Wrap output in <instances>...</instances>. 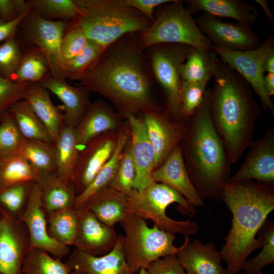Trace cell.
<instances>
[{
    "instance_id": "obj_7",
    "label": "cell",
    "mask_w": 274,
    "mask_h": 274,
    "mask_svg": "<svg viewBox=\"0 0 274 274\" xmlns=\"http://www.w3.org/2000/svg\"><path fill=\"white\" fill-rule=\"evenodd\" d=\"M184 3L172 0L155 10L153 21L138 33L144 50L161 44H181L201 50H213V45L200 30Z\"/></svg>"
},
{
    "instance_id": "obj_6",
    "label": "cell",
    "mask_w": 274,
    "mask_h": 274,
    "mask_svg": "<svg viewBox=\"0 0 274 274\" xmlns=\"http://www.w3.org/2000/svg\"><path fill=\"white\" fill-rule=\"evenodd\" d=\"M127 212L144 220H150L159 228L173 234L193 235L198 230L196 223L178 221L167 216V208L178 204L177 209L184 215L196 214L195 207L172 187L154 181L141 190L133 189L126 195Z\"/></svg>"
},
{
    "instance_id": "obj_35",
    "label": "cell",
    "mask_w": 274,
    "mask_h": 274,
    "mask_svg": "<svg viewBox=\"0 0 274 274\" xmlns=\"http://www.w3.org/2000/svg\"><path fill=\"white\" fill-rule=\"evenodd\" d=\"M38 173L18 153L0 159V191L26 182H35Z\"/></svg>"
},
{
    "instance_id": "obj_16",
    "label": "cell",
    "mask_w": 274,
    "mask_h": 274,
    "mask_svg": "<svg viewBox=\"0 0 274 274\" xmlns=\"http://www.w3.org/2000/svg\"><path fill=\"white\" fill-rule=\"evenodd\" d=\"M75 209L78 214L76 248L95 256L109 252L119 238L114 226L101 222L84 204Z\"/></svg>"
},
{
    "instance_id": "obj_2",
    "label": "cell",
    "mask_w": 274,
    "mask_h": 274,
    "mask_svg": "<svg viewBox=\"0 0 274 274\" xmlns=\"http://www.w3.org/2000/svg\"><path fill=\"white\" fill-rule=\"evenodd\" d=\"M213 78V87L209 88L211 117L233 164L254 142L261 109L248 83L220 58Z\"/></svg>"
},
{
    "instance_id": "obj_48",
    "label": "cell",
    "mask_w": 274,
    "mask_h": 274,
    "mask_svg": "<svg viewBox=\"0 0 274 274\" xmlns=\"http://www.w3.org/2000/svg\"><path fill=\"white\" fill-rule=\"evenodd\" d=\"M146 274H186L176 255H169L152 262Z\"/></svg>"
},
{
    "instance_id": "obj_46",
    "label": "cell",
    "mask_w": 274,
    "mask_h": 274,
    "mask_svg": "<svg viewBox=\"0 0 274 274\" xmlns=\"http://www.w3.org/2000/svg\"><path fill=\"white\" fill-rule=\"evenodd\" d=\"M88 40L80 28L71 25L70 22L61 43V57L63 68L69 60L83 50Z\"/></svg>"
},
{
    "instance_id": "obj_21",
    "label": "cell",
    "mask_w": 274,
    "mask_h": 274,
    "mask_svg": "<svg viewBox=\"0 0 274 274\" xmlns=\"http://www.w3.org/2000/svg\"><path fill=\"white\" fill-rule=\"evenodd\" d=\"M154 181L165 184L179 192L192 206L203 205V200L191 181L179 145L152 174Z\"/></svg>"
},
{
    "instance_id": "obj_5",
    "label": "cell",
    "mask_w": 274,
    "mask_h": 274,
    "mask_svg": "<svg viewBox=\"0 0 274 274\" xmlns=\"http://www.w3.org/2000/svg\"><path fill=\"white\" fill-rule=\"evenodd\" d=\"M79 15L70 24L104 50L126 34L139 33L151 21L120 0H75Z\"/></svg>"
},
{
    "instance_id": "obj_44",
    "label": "cell",
    "mask_w": 274,
    "mask_h": 274,
    "mask_svg": "<svg viewBox=\"0 0 274 274\" xmlns=\"http://www.w3.org/2000/svg\"><path fill=\"white\" fill-rule=\"evenodd\" d=\"M209 82L191 83L182 81L180 101L181 109L186 119L192 116L204 98Z\"/></svg>"
},
{
    "instance_id": "obj_10",
    "label": "cell",
    "mask_w": 274,
    "mask_h": 274,
    "mask_svg": "<svg viewBox=\"0 0 274 274\" xmlns=\"http://www.w3.org/2000/svg\"><path fill=\"white\" fill-rule=\"evenodd\" d=\"M213 51L220 59L236 72L260 98L263 108L274 115V105L266 93L263 83L264 63L274 51V39L270 35L258 47L247 51L223 49L213 45Z\"/></svg>"
},
{
    "instance_id": "obj_47",
    "label": "cell",
    "mask_w": 274,
    "mask_h": 274,
    "mask_svg": "<svg viewBox=\"0 0 274 274\" xmlns=\"http://www.w3.org/2000/svg\"><path fill=\"white\" fill-rule=\"evenodd\" d=\"M29 84L17 83L0 77V122L15 104L23 99Z\"/></svg>"
},
{
    "instance_id": "obj_28",
    "label": "cell",
    "mask_w": 274,
    "mask_h": 274,
    "mask_svg": "<svg viewBox=\"0 0 274 274\" xmlns=\"http://www.w3.org/2000/svg\"><path fill=\"white\" fill-rule=\"evenodd\" d=\"M84 205L102 223L114 226L128 213L126 195L108 186L91 195Z\"/></svg>"
},
{
    "instance_id": "obj_38",
    "label": "cell",
    "mask_w": 274,
    "mask_h": 274,
    "mask_svg": "<svg viewBox=\"0 0 274 274\" xmlns=\"http://www.w3.org/2000/svg\"><path fill=\"white\" fill-rule=\"evenodd\" d=\"M65 263L48 253L29 248L22 266L23 274H70Z\"/></svg>"
},
{
    "instance_id": "obj_22",
    "label": "cell",
    "mask_w": 274,
    "mask_h": 274,
    "mask_svg": "<svg viewBox=\"0 0 274 274\" xmlns=\"http://www.w3.org/2000/svg\"><path fill=\"white\" fill-rule=\"evenodd\" d=\"M176 256L186 273L228 274L221 265L220 252L212 243L203 244L197 239L190 242L185 236Z\"/></svg>"
},
{
    "instance_id": "obj_4",
    "label": "cell",
    "mask_w": 274,
    "mask_h": 274,
    "mask_svg": "<svg viewBox=\"0 0 274 274\" xmlns=\"http://www.w3.org/2000/svg\"><path fill=\"white\" fill-rule=\"evenodd\" d=\"M191 181L203 200H221L231 163L212 121L208 89L201 105L184 124L180 143Z\"/></svg>"
},
{
    "instance_id": "obj_32",
    "label": "cell",
    "mask_w": 274,
    "mask_h": 274,
    "mask_svg": "<svg viewBox=\"0 0 274 274\" xmlns=\"http://www.w3.org/2000/svg\"><path fill=\"white\" fill-rule=\"evenodd\" d=\"M219 58L213 51L192 47L181 66L183 81L209 82L213 78Z\"/></svg>"
},
{
    "instance_id": "obj_17",
    "label": "cell",
    "mask_w": 274,
    "mask_h": 274,
    "mask_svg": "<svg viewBox=\"0 0 274 274\" xmlns=\"http://www.w3.org/2000/svg\"><path fill=\"white\" fill-rule=\"evenodd\" d=\"M142 115L155 153V169L180 144L184 125L172 121L165 110L148 111Z\"/></svg>"
},
{
    "instance_id": "obj_18",
    "label": "cell",
    "mask_w": 274,
    "mask_h": 274,
    "mask_svg": "<svg viewBox=\"0 0 274 274\" xmlns=\"http://www.w3.org/2000/svg\"><path fill=\"white\" fill-rule=\"evenodd\" d=\"M126 119L129 127L131 152L135 171L133 189L141 190L153 181L155 153L143 118L130 116Z\"/></svg>"
},
{
    "instance_id": "obj_50",
    "label": "cell",
    "mask_w": 274,
    "mask_h": 274,
    "mask_svg": "<svg viewBox=\"0 0 274 274\" xmlns=\"http://www.w3.org/2000/svg\"><path fill=\"white\" fill-rule=\"evenodd\" d=\"M29 12L10 21H5L0 17V44L15 36L20 23Z\"/></svg>"
},
{
    "instance_id": "obj_45",
    "label": "cell",
    "mask_w": 274,
    "mask_h": 274,
    "mask_svg": "<svg viewBox=\"0 0 274 274\" xmlns=\"http://www.w3.org/2000/svg\"><path fill=\"white\" fill-rule=\"evenodd\" d=\"M22 137L13 117L8 112L0 122V159L17 153Z\"/></svg>"
},
{
    "instance_id": "obj_25",
    "label": "cell",
    "mask_w": 274,
    "mask_h": 274,
    "mask_svg": "<svg viewBox=\"0 0 274 274\" xmlns=\"http://www.w3.org/2000/svg\"><path fill=\"white\" fill-rule=\"evenodd\" d=\"M192 16L199 12L215 17L232 18L236 22L251 26L258 18L255 6L241 0H189L185 1Z\"/></svg>"
},
{
    "instance_id": "obj_51",
    "label": "cell",
    "mask_w": 274,
    "mask_h": 274,
    "mask_svg": "<svg viewBox=\"0 0 274 274\" xmlns=\"http://www.w3.org/2000/svg\"><path fill=\"white\" fill-rule=\"evenodd\" d=\"M19 16L16 0H0V17L3 20L10 21Z\"/></svg>"
},
{
    "instance_id": "obj_40",
    "label": "cell",
    "mask_w": 274,
    "mask_h": 274,
    "mask_svg": "<svg viewBox=\"0 0 274 274\" xmlns=\"http://www.w3.org/2000/svg\"><path fill=\"white\" fill-rule=\"evenodd\" d=\"M104 50L98 44L88 40L83 50L64 65L65 78L79 81Z\"/></svg>"
},
{
    "instance_id": "obj_59",
    "label": "cell",
    "mask_w": 274,
    "mask_h": 274,
    "mask_svg": "<svg viewBox=\"0 0 274 274\" xmlns=\"http://www.w3.org/2000/svg\"><path fill=\"white\" fill-rule=\"evenodd\" d=\"M186 274H188V273H186Z\"/></svg>"
},
{
    "instance_id": "obj_54",
    "label": "cell",
    "mask_w": 274,
    "mask_h": 274,
    "mask_svg": "<svg viewBox=\"0 0 274 274\" xmlns=\"http://www.w3.org/2000/svg\"><path fill=\"white\" fill-rule=\"evenodd\" d=\"M264 71L267 73H274V51L267 57L264 63Z\"/></svg>"
},
{
    "instance_id": "obj_33",
    "label": "cell",
    "mask_w": 274,
    "mask_h": 274,
    "mask_svg": "<svg viewBox=\"0 0 274 274\" xmlns=\"http://www.w3.org/2000/svg\"><path fill=\"white\" fill-rule=\"evenodd\" d=\"M51 75L48 63L34 46L27 50L10 80L17 83H41Z\"/></svg>"
},
{
    "instance_id": "obj_24",
    "label": "cell",
    "mask_w": 274,
    "mask_h": 274,
    "mask_svg": "<svg viewBox=\"0 0 274 274\" xmlns=\"http://www.w3.org/2000/svg\"><path fill=\"white\" fill-rule=\"evenodd\" d=\"M121 118L105 101L99 99L91 103L76 128L79 148L102 133L120 129Z\"/></svg>"
},
{
    "instance_id": "obj_13",
    "label": "cell",
    "mask_w": 274,
    "mask_h": 274,
    "mask_svg": "<svg viewBox=\"0 0 274 274\" xmlns=\"http://www.w3.org/2000/svg\"><path fill=\"white\" fill-rule=\"evenodd\" d=\"M119 130L100 134L89 141L84 145V149L80 151L73 183L77 196L89 185L113 153Z\"/></svg>"
},
{
    "instance_id": "obj_34",
    "label": "cell",
    "mask_w": 274,
    "mask_h": 274,
    "mask_svg": "<svg viewBox=\"0 0 274 274\" xmlns=\"http://www.w3.org/2000/svg\"><path fill=\"white\" fill-rule=\"evenodd\" d=\"M46 217L50 236L65 246H75L78 225L77 209L74 208L63 209Z\"/></svg>"
},
{
    "instance_id": "obj_53",
    "label": "cell",
    "mask_w": 274,
    "mask_h": 274,
    "mask_svg": "<svg viewBox=\"0 0 274 274\" xmlns=\"http://www.w3.org/2000/svg\"><path fill=\"white\" fill-rule=\"evenodd\" d=\"M255 1L263 10L269 22L271 24L273 23L274 16L270 10L268 2L266 0H255Z\"/></svg>"
},
{
    "instance_id": "obj_1",
    "label": "cell",
    "mask_w": 274,
    "mask_h": 274,
    "mask_svg": "<svg viewBox=\"0 0 274 274\" xmlns=\"http://www.w3.org/2000/svg\"><path fill=\"white\" fill-rule=\"evenodd\" d=\"M78 85L109 99L124 118L163 111L138 33L121 37L106 48L79 79Z\"/></svg>"
},
{
    "instance_id": "obj_11",
    "label": "cell",
    "mask_w": 274,
    "mask_h": 274,
    "mask_svg": "<svg viewBox=\"0 0 274 274\" xmlns=\"http://www.w3.org/2000/svg\"><path fill=\"white\" fill-rule=\"evenodd\" d=\"M70 22L45 19L30 10L20 24L28 40L38 47L46 58L51 75L66 80L61 57V43Z\"/></svg>"
},
{
    "instance_id": "obj_42",
    "label": "cell",
    "mask_w": 274,
    "mask_h": 274,
    "mask_svg": "<svg viewBox=\"0 0 274 274\" xmlns=\"http://www.w3.org/2000/svg\"><path fill=\"white\" fill-rule=\"evenodd\" d=\"M24 53L15 36L0 44V77L10 80Z\"/></svg>"
},
{
    "instance_id": "obj_58",
    "label": "cell",
    "mask_w": 274,
    "mask_h": 274,
    "mask_svg": "<svg viewBox=\"0 0 274 274\" xmlns=\"http://www.w3.org/2000/svg\"><path fill=\"white\" fill-rule=\"evenodd\" d=\"M0 274H2V273L0 272Z\"/></svg>"
},
{
    "instance_id": "obj_15",
    "label": "cell",
    "mask_w": 274,
    "mask_h": 274,
    "mask_svg": "<svg viewBox=\"0 0 274 274\" xmlns=\"http://www.w3.org/2000/svg\"><path fill=\"white\" fill-rule=\"evenodd\" d=\"M244 162L228 181L256 180L268 186L274 184V129H268L264 135L254 141Z\"/></svg>"
},
{
    "instance_id": "obj_30",
    "label": "cell",
    "mask_w": 274,
    "mask_h": 274,
    "mask_svg": "<svg viewBox=\"0 0 274 274\" xmlns=\"http://www.w3.org/2000/svg\"><path fill=\"white\" fill-rule=\"evenodd\" d=\"M17 153L31 164L38 174H56L54 143L22 137Z\"/></svg>"
},
{
    "instance_id": "obj_8",
    "label": "cell",
    "mask_w": 274,
    "mask_h": 274,
    "mask_svg": "<svg viewBox=\"0 0 274 274\" xmlns=\"http://www.w3.org/2000/svg\"><path fill=\"white\" fill-rule=\"evenodd\" d=\"M125 232L122 250L131 274L146 269L154 261L165 256L176 255L179 248L174 246V234L155 225L148 226L145 220L128 213L119 223Z\"/></svg>"
},
{
    "instance_id": "obj_49",
    "label": "cell",
    "mask_w": 274,
    "mask_h": 274,
    "mask_svg": "<svg viewBox=\"0 0 274 274\" xmlns=\"http://www.w3.org/2000/svg\"><path fill=\"white\" fill-rule=\"evenodd\" d=\"M128 7L134 8L145 16L152 22L154 19L155 10L160 6L169 3L172 0H120Z\"/></svg>"
},
{
    "instance_id": "obj_9",
    "label": "cell",
    "mask_w": 274,
    "mask_h": 274,
    "mask_svg": "<svg viewBox=\"0 0 274 274\" xmlns=\"http://www.w3.org/2000/svg\"><path fill=\"white\" fill-rule=\"evenodd\" d=\"M193 47L181 44H161L145 50L150 72L161 91L165 112L173 122L183 125L180 101L181 66Z\"/></svg>"
},
{
    "instance_id": "obj_23",
    "label": "cell",
    "mask_w": 274,
    "mask_h": 274,
    "mask_svg": "<svg viewBox=\"0 0 274 274\" xmlns=\"http://www.w3.org/2000/svg\"><path fill=\"white\" fill-rule=\"evenodd\" d=\"M61 101L64 123L76 128L91 102V92L83 86L69 84L50 75L40 83Z\"/></svg>"
},
{
    "instance_id": "obj_52",
    "label": "cell",
    "mask_w": 274,
    "mask_h": 274,
    "mask_svg": "<svg viewBox=\"0 0 274 274\" xmlns=\"http://www.w3.org/2000/svg\"><path fill=\"white\" fill-rule=\"evenodd\" d=\"M264 86L267 94L271 97L274 95V73H267L264 76Z\"/></svg>"
},
{
    "instance_id": "obj_19",
    "label": "cell",
    "mask_w": 274,
    "mask_h": 274,
    "mask_svg": "<svg viewBox=\"0 0 274 274\" xmlns=\"http://www.w3.org/2000/svg\"><path fill=\"white\" fill-rule=\"evenodd\" d=\"M123 235L118 239L108 253L95 256L76 249L68 255L65 264L71 271L85 274H131L124 257L122 244Z\"/></svg>"
},
{
    "instance_id": "obj_20",
    "label": "cell",
    "mask_w": 274,
    "mask_h": 274,
    "mask_svg": "<svg viewBox=\"0 0 274 274\" xmlns=\"http://www.w3.org/2000/svg\"><path fill=\"white\" fill-rule=\"evenodd\" d=\"M8 218L0 220V272L22 274L23 260L29 249L27 232Z\"/></svg>"
},
{
    "instance_id": "obj_56",
    "label": "cell",
    "mask_w": 274,
    "mask_h": 274,
    "mask_svg": "<svg viewBox=\"0 0 274 274\" xmlns=\"http://www.w3.org/2000/svg\"><path fill=\"white\" fill-rule=\"evenodd\" d=\"M138 274H146V271L145 269H141L138 273Z\"/></svg>"
},
{
    "instance_id": "obj_3",
    "label": "cell",
    "mask_w": 274,
    "mask_h": 274,
    "mask_svg": "<svg viewBox=\"0 0 274 274\" xmlns=\"http://www.w3.org/2000/svg\"><path fill=\"white\" fill-rule=\"evenodd\" d=\"M221 200L232 214L231 229L220 252L228 274H237L249 255L262 245L256 236L274 210L273 186L251 180L223 185Z\"/></svg>"
},
{
    "instance_id": "obj_39",
    "label": "cell",
    "mask_w": 274,
    "mask_h": 274,
    "mask_svg": "<svg viewBox=\"0 0 274 274\" xmlns=\"http://www.w3.org/2000/svg\"><path fill=\"white\" fill-rule=\"evenodd\" d=\"M259 231L262 238V250L255 257L247 260L242 269L249 274H257L262 268L274 262V223L266 221Z\"/></svg>"
},
{
    "instance_id": "obj_27",
    "label": "cell",
    "mask_w": 274,
    "mask_h": 274,
    "mask_svg": "<svg viewBox=\"0 0 274 274\" xmlns=\"http://www.w3.org/2000/svg\"><path fill=\"white\" fill-rule=\"evenodd\" d=\"M24 100L47 129L53 143L64 125L63 114L53 103L49 91L40 83H30Z\"/></svg>"
},
{
    "instance_id": "obj_41",
    "label": "cell",
    "mask_w": 274,
    "mask_h": 274,
    "mask_svg": "<svg viewBox=\"0 0 274 274\" xmlns=\"http://www.w3.org/2000/svg\"><path fill=\"white\" fill-rule=\"evenodd\" d=\"M35 182H26L15 185L0 191V203L9 212L23 214Z\"/></svg>"
},
{
    "instance_id": "obj_43",
    "label": "cell",
    "mask_w": 274,
    "mask_h": 274,
    "mask_svg": "<svg viewBox=\"0 0 274 274\" xmlns=\"http://www.w3.org/2000/svg\"><path fill=\"white\" fill-rule=\"evenodd\" d=\"M135 174V167L131 155L129 136L115 176L109 186L128 195L133 189Z\"/></svg>"
},
{
    "instance_id": "obj_31",
    "label": "cell",
    "mask_w": 274,
    "mask_h": 274,
    "mask_svg": "<svg viewBox=\"0 0 274 274\" xmlns=\"http://www.w3.org/2000/svg\"><path fill=\"white\" fill-rule=\"evenodd\" d=\"M129 136L127 131L120 129L117 143L113 153L100 169L89 185L77 196L75 208L83 205L91 195L110 185L115 176Z\"/></svg>"
},
{
    "instance_id": "obj_12",
    "label": "cell",
    "mask_w": 274,
    "mask_h": 274,
    "mask_svg": "<svg viewBox=\"0 0 274 274\" xmlns=\"http://www.w3.org/2000/svg\"><path fill=\"white\" fill-rule=\"evenodd\" d=\"M194 20L201 32L216 47L247 51L258 47L262 43L251 26L223 22L206 13H201Z\"/></svg>"
},
{
    "instance_id": "obj_57",
    "label": "cell",
    "mask_w": 274,
    "mask_h": 274,
    "mask_svg": "<svg viewBox=\"0 0 274 274\" xmlns=\"http://www.w3.org/2000/svg\"><path fill=\"white\" fill-rule=\"evenodd\" d=\"M242 274H249V273L244 272V273H242ZM257 274H263V273L261 271V272H259V273H257Z\"/></svg>"
},
{
    "instance_id": "obj_29",
    "label": "cell",
    "mask_w": 274,
    "mask_h": 274,
    "mask_svg": "<svg viewBox=\"0 0 274 274\" xmlns=\"http://www.w3.org/2000/svg\"><path fill=\"white\" fill-rule=\"evenodd\" d=\"M54 143L56 150V174L64 181L73 185L80 152L76 128L64 123Z\"/></svg>"
},
{
    "instance_id": "obj_26",
    "label": "cell",
    "mask_w": 274,
    "mask_h": 274,
    "mask_svg": "<svg viewBox=\"0 0 274 274\" xmlns=\"http://www.w3.org/2000/svg\"><path fill=\"white\" fill-rule=\"evenodd\" d=\"M35 183L40 191L42 208L46 216L60 210L74 208L77 195L73 185L56 174H38Z\"/></svg>"
},
{
    "instance_id": "obj_14",
    "label": "cell",
    "mask_w": 274,
    "mask_h": 274,
    "mask_svg": "<svg viewBox=\"0 0 274 274\" xmlns=\"http://www.w3.org/2000/svg\"><path fill=\"white\" fill-rule=\"evenodd\" d=\"M18 221L24 225L30 248L44 251L61 259L70 254L69 247L56 242L50 235L46 215L42 208L41 193L35 183L26 207Z\"/></svg>"
},
{
    "instance_id": "obj_55",
    "label": "cell",
    "mask_w": 274,
    "mask_h": 274,
    "mask_svg": "<svg viewBox=\"0 0 274 274\" xmlns=\"http://www.w3.org/2000/svg\"><path fill=\"white\" fill-rule=\"evenodd\" d=\"M70 274H85V273L81 271H79L72 270L70 271Z\"/></svg>"
},
{
    "instance_id": "obj_36",
    "label": "cell",
    "mask_w": 274,
    "mask_h": 274,
    "mask_svg": "<svg viewBox=\"0 0 274 274\" xmlns=\"http://www.w3.org/2000/svg\"><path fill=\"white\" fill-rule=\"evenodd\" d=\"M9 112L22 137L53 143L45 126L24 100L15 104Z\"/></svg>"
},
{
    "instance_id": "obj_37",
    "label": "cell",
    "mask_w": 274,
    "mask_h": 274,
    "mask_svg": "<svg viewBox=\"0 0 274 274\" xmlns=\"http://www.w3.org/2000/svg\"><path fill=\"white\" fill-rule=\"evenodd\" d=\"M31 11L42 18L51 21H74L79 15L75 0H29Z\"/></svg>"
}]
</instances>
